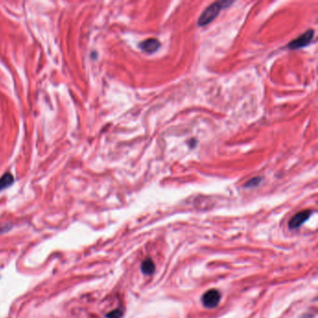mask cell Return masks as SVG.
Segmentation results:
<instances>
[{"mask_svg": "<svg viewBox=\"0 0 318 318\" xmlns=\"http://www.w3.org/2000/svg\"><path fill=\"white\" fill-rule=\"evenodd\" d=\"M232 3L233 2L222 1V2H215L211 4L204 11V13L201 14L198 20V25L200 26H205L210 24L219 15V13H221V9L230 6Z\"/></svg>", "mask_w": 318, "mask_h": 318, "instance_id": "6da1fadb", "label": "cell"}, {"mask_svg": "<svg viewBox=\"0 0 318 318\" xmlns=\"http://www.w3.org/2000/svg\"><path fill=\"white\" fill-rule=\"evenodd\" d=\"M315 37V31L313 29L307 30L304 34L301 35L296 39L292 40L287 44V48L291 49H298L306 47L311 43L313 38Z\"/></svg>", "mask_w": 318, "mask_h": 318, "instance_id": "7a4b0ae2", "label": "cell"}, {"mask_svg": "<svg viewBox=\"0 0 318 318\" xmlns=\"http://www.w3.org/2000/svg\"><path fill=\"white\" fill-rule=\"evenodd\" d=\"M221 299V293L217 289H210L207 292L204 294L202 298V302L205 307H207L208 309H213L220 304Z\"/></svg>", "mask_w": 318, "mask_h": 318, "instance_id": "3957f363", "label": "cell"}, {"mask_svg": "<svg viewBox=\"0 0 318 318\" xmlns=\"http://www.w3.org/2000/svg\"><path fill=\"white\" fill-rule=\"evenodd\" d=\"M312 215V211L311 210H304V211H301L298 214H296L293 218L289 221L288 227L294 230V229H298L299 227H301L304 222L308 221V219L311 217Z\"/></svg>", "mask_w": 318, "mask_h": 318, "instance_id": "277c9868", "label": "cell"}, {"mask_svg": "<svg viewBox=\"0 0 318 318\" xmlns=\"http://www.w3.org/2000/svg\"><path fill=\"white\" fill-rule=\"evenodd\" d=\"M139 47L143 51H145L147 53H153L159 49L160 43L157 38L152 37V38H148V39L142 41L139 44Z\"/></svg>", "mask_w": 318, "mask_h": 318, "instance_id": "5b68a950", "label": "cell"}, {"mask_svg": "<svg viewBox=\"0 0 318 318\" xmlns=\"http://www.w3.org/2000/svg\"><path fill=\"white\" fill-rule=\"evenodd\" d=\"M14 182V177L13 175L10 172L5 173L1 177H0V191L9 188L10 186L13 185Z\"/></svg>", "mask_w": 318, "mask_h": 318, "instance_id": "8992f818", "label": "cell"}, {"mask_svg": "<svg viewBox=\"0 0 318 318\" xmlns=\"http://www.w3.org/2000/svg\"><path fill=\"white\" fill-rule=\"evenodd\" d=\"M141 270H142V272L144 274L151 275L155 270V265H154L153 261L150 258H147L142 262Z\"/></svg>", "mask_w": 318, "mask_h": 318, "instance_id": "52a82bcc", "label": "cell"}, {"mask_svg": "<svg viewBox=\"0 0 318 318\" xmlns=\"http://www.w3.org/2000/svg\"><path fill=\"white\" fill-rule=\"evenodd\" d=\"M261 179H262L261 177H253L249 181L246 182L245 187V188H254V187H257V185L260 183Z\"/></svg>", "mask_w": 318, "mask_h": 318, "instance_id": "ba28073f", "label": "cell"}, {"mask_svg": "<svg viewBox=\"0 0 318 318\" xmlns=\"http://www.w3.org/2000/svg\"><path fill=\"white\" fill-rule=\"evenodd\" d=\"M123 311L122 309H116L107 315L108 318H121L123 317Z\"/></svg>", "mask_w": 318, "mask_h": 318, "instance_id": "9c48e42d", "label": "cell"}, {"mask_svg": "<svg viewBox=\"0 0 318 318\" xmlns=\"http://www.w3.org/2000/svg\"><path fill=\"white\" fill-rule=\"evenodd\" d=\"M302 318H313L312 315H304Z\"/></svg>", "mask_w": 318, "mask_h": 318, "instance_id": "30bf717a", "label": "cell"}]
</instances>
